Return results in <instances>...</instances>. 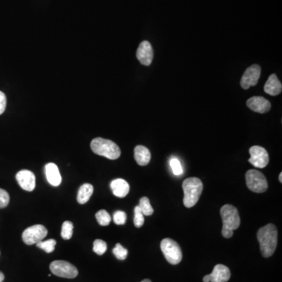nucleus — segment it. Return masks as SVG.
<instances>
[{"label": "nucleus", "instance_id": "f257e3e1", "mask_svg": "<svg viewBox=\"0 0 282 282\" xmlns=\"http://www.w3.org/2000/svg\"><path fill=\"white\" fill-rule=\"evenodd\" d=\"M260 248L263 257L269 258L273 256L278 245V230L272 223L261 227L257 233Z\"/></svg>", "mask_w": 282, "mask_h": 282}, {"label": "nucleus", "instance_id": "f03ea898", "mask_svg": "<svg viewBox=\"0 0 282 282\" xmlns=\"http://www.w3.org/2000/svg\"><path fill=\"white\" fill-rule=\"evenodd\" d=\"M223 228L222 235L225 238H231L234 231L237 230L241 224L239 212L235 207L231 205H225L220 209Z\"/></svg>", "mask_w": 282, "mask_h": 282}, {"label": "nucleus", "instance_id": "7ed1b4c3", "mask_svg": "<svg viewBox=\"0 0 282 282\" xmlns=\"http://www.w3.org/2000/svg\"><path fill=\"white\" fill-rule=\"evenodd\" d=\"M184 205L191 208L197 204L203 190V184L197 177H190L183 182Z\"/></svg>", "mask_w": 282, "mask_h": 282}, {"label": "nucleus", "instance_id": "20e7f679", "mask_svg": "<svg viewBox=\"0 0 282 282\" xmlns=\"http://www.w3.org/2000/svg\"><path fill=\"white\" fill-rule=\"evenodd\" d=\"M91 148L94 153L111 160L118 159L121 155V150L115 143L101 137L94 139Z\"/></svg>", "mask_w": 282, "mask_h": 282}, {"label": "nucleus", "instance_id": "39448f33", "mask_svg": "<svg viewBox=\"0 0 282 282\" xmlns=\"http://www.w3.org/2000/svg\"><path fill=\"white\" fill-rule=\"evenodd\" d=\"M161 249L165 258L173 265H177L181 262L183 258L182 251L179 244L171 238H164L161 242Z\"/></svg>", "mask_w": 282, "mask_h": 282}, {"label": "nucleus", "instance_id": "423d86ee", "mask_svg": "<svg viewBox=\"0 0 282 282\" xmlns=\"http://www.w3.org/2000/svg\"><path fill=\"white\" fill-rule=\"evenodd\" d=\"M245 180L248 188L255 193H264L268 190V181L258 170H249L245 174Z\"/></svg>", "mask_w": 282, "mask_h": 282}, {"label": "nucleus", "instance_id": "0eeeda50", "mask_svg": "<svg viewBox=\"0 0 282 282\" xmlns=\"http://www.w3.org/2000/svg\"><path fill=\"white\" fill-rule=\"evenodd\" d=\"M52 274L60 278L75 279L79 275V271L74 265L64 260H56L50 265Z\"/></svg>", "mask_w": 282, "mask_h": 282}, {"label": "nucleus", "instance_id": "6e6552de", "mask_svg": "<svg viewBox=\"0 0 282 282\" xmlns=\"http://www.w3.org/2000/svg\"><path fill=\"white\" fill-rule=\"evenodd\" d=\"M48 234L47 229L43 225L31 226L24 230L22 234L23 242L26 245H31L42 242Z\"/></svg>", "mask_w": 282, "mask_h": 282}, {"label": "nucleus", "instance_id": "1a4fd4ad", "mask_svg": "<svg viewBox=\"0 0 282 282\" xmlns=\"http://www.w3.org/2000/svg\"><path fill=\"white\" fill-rule=\"evenodd\" d=\"M250 159L249 163L253 165L256 168H265L269 163V155L265 148L260 146H253L249 149Z\"/></svg>", "mask_w": 282, "mask_h": 282}, {"label": "nucleus", "instance_id": "9d476101", "mask_svg": "<svg viewBox=\"0 0 282 282\" xmlns=\"http://www.w3.org/2000/svg\"><path fill=\"white\" fill-rule=\"evenodd\" d=\"M261 74V68L258 65H251L244 73L241 80V87L244 90H248L258 83Z\"/></svg>", "mask_w": 282, "mask_h": 282}, {"label": "nucleus", "instance_id": "9b49d317", "mask_svg": "<svg viewBox=\"0 0 282 282\" xmlns=\"http://www.w3.org/2000/svg\"><path fill=\"white\" fill-rule=\"evenodd\" d=\"M18 185L23 190L32 191L35 188V177L29 170H20L16 175Z\"/></svg>", "mask_w": 282, "mask_h": 282}, {"label": "nucleus", "instance_id": "f8f14e48", "mask_svg": "<svg viewBox=\"0 0 282 282\" xmlns=\"http://www.w3.org/2000/svg\"><path fill=\"white\" fill-rule=\"evenodd\" d=\"M153 57L154 51L151 43L148 41H143L137 49V59L143 65L149 66L152 62Z\"/></svg>", "mask_w": 282, "mask_h": 282}, {"label": "nucleus", "instance_id": "ddd939ff", "mask_svg": "<svg viewBox=\"0 0 282 282\" xmlns=\"http://www.w3.org/2000/svg\"><path fill=\"white\" fill-rule=\"evenodd\" d=\"M246 103L252 111L260 114L268 112L271 110V103L263 96H253L249 98Z\"/></svg>", "mask_w": 282, "mask_h": 282}, {"label": "nucleus", "instance_id": "4468645a", "mask_svg": "<svg viewBox=\"0 0 282 282\" xmlns=\"http://www.w3.org/2000/svg\"><path fill=\"white\" fill-rule=\"evenodd\" d=\"M209 275L211 282H227L231 279V271L227 266L217 264Z\"/></svg>", "mask_w": 282, "mask_h": 282}, {"label": "nucleus", "instance_id": "2eb2a0df", "mask_svg": "<svg viewBox=\"0 0 282 282\" xmlns=\"http://www.w3.org/2000/svg\"><path fill=\"white\" fill-rule=\"evenodd\" d=\"M45 174L46 179L52 186L58 187L61 185L62 178L57 165L52 163H48L45 166Z\"/></svg>", "mask_w": 282, "mask_h": 282}, {"label": "nucleus", "instance_id": "dca6fc26", "mask_svg": "<svg viewBox=\"0 0 282 282\" xmlns=\"http://www.w3.org/2000/svg\"><path fill=\"white\" fill-rule=\"evenodd\" d=\"M282 83L279 81L276 75L272 74L268 78L264 86V91L271 96H277L282 93Z\"/></svg>", "mask_w": 282, "mask_h": 282}, {"label": "nucleus", "instance_id": "f3484780", "mask_svg": "<svg viewBox=\"0 0 282 282\" xmlns=\"http://www.w3.org/2000/svg\"><path fill=\"white\" fill-rule=\"evenodd\" d=\"M111 189L114 196L118 197H125L129 194V185L125 180H114L111 183Z\"/></svg>", "mask_w": 282, "mask_h": 282}, {"label": "nucleus", "instance_id": "a211bd4d", "mask_svg": "<svg viewBox=\"0 0 282 282\" xmlns=\"http://www.w3.org/2000/svg\"><path fill=\"white\" fill-rule=\"evenodd\" d=\"M134 158L137 164L141 166H147L151 161V152L144 146L138 145L134 149Z\"/></svg>", "mask_w": 282, "mask_h": 282}, {"label": "nucleus", "instance_id": "6ab92c4d", "mask_svg": "<svg viewBox=\"0 0 282 282\" xmlns=\"http://www.w3.org/2000/svg\"><path fill=\"white\" fill-rule=\"evenodd\" d=\"M94 193V187L91 184H84L78 192L77 201L80 204H85L90 200Z\"/></svg>", "mask_w": 282, "mask_h": 282}, {"label": "nucleus", "instance_id": "aec40b11", "mask_svg": "<svg viewBox=\"0 0 282 282\" xmlns=\"http://www.w3.org/2000/svg\"><path fill=\"white\" fill-rule=\"evenodd\" d=\"M144 216H151L154 213V209L151 206L148 197H143L140 198V204L138 205Z\"/></svg>", "mask_w": 282, "mask_h": 282}, {"label": "nucleus", "instance_id": "412c9836", "mask_svg": "<svg viewBox=\"0 0 282 282\" xmlns=\"http://www.w3.org/2000/svg\"><path fill=\"white\" fill-rule=\"evenodd\" d=\"M73 223L71 221L64 222L61 228V237L63 239L69 240L72 238V234H73Z\"/></svg>", "mask_w": 282, "mask_h": 282}, {"label": "nucleus", "instance_id": "4be33fe9", "mask_svg": "<svg viewBox=\"0 0 282 282\" xmlns=\"http://www.w3.org/2000/svg\"><path fill=\"white\" fill-rule=\"evenodd\" d=\"M96 219L98 223L100 226H103V227L108 225L109 223H111V216L109 215L108 212L106 210H103V209L96 212Z\"/></svg>", "mask_w": 282, "mask_h": 282}, {"label": "nucleus", "instance_id": "5701e85b", "mask_svg": "<svg viewBox=\"0 0 282 282\" xmlns=\"http://www.w3.org/2000/svg\"><path fill=\"white\" fill-rule=\"evenodd\" d=\"M57 245V242L56 240L50 239L47 240V241H42V242H39L37 243V247L39 249H43L46 253H50L54 252V249H55V246Z\"/></svg>", "mask_w": 282, "mask_h": 282}, {"label": "nucleus", "instance_id": "b1692460", "mask_svg": "<svg viewBox=\"0 0 282 282\" xmlns=\"http://www.w3.org/2000/svg\"><path fill=\"white\" fill-rule=\"evenodd\" d=\"M107 245L104 241L100 239H96L94 242V252L99 256L104 254L107 251Z\"/></svg>", "mask_w": 282, "mask_h": 282}, {"label": "nucleus", "instance_id": "393cba45", "mask_svg": "<svg viewBox=\"0 0 282 282\" xmlns=\"http://www.w3.org/2000/svg\"><path fill=\"white\" fill-rule=\"evenodd\" d=\"M113 253L118 260H124L128 256V250L122 246L121 244L118 243L113 249Z\"/></svg>", "mask_w": 282, "mask_h": 282}, {"label": "nucleus", "instance_id": "a878e982", "mask_svg": "<svg viewBox=\"0 0 282 282\" xmlns=\"http://www.w3.org/2000/svg\"><path fill=\"white\" fill-rule=\"evenodd\" d=\"M134 225L137 228L142 227L144 223V217L142 212L140 211V207L136 206L134 209Z\"/></svg>", "mask_w": 282, "mask_h": 282}, {"label": "nucleus", "instance_id": "bb28decb", "mask_svg": "<svg viewBox=\"0 0 282 282\" xmlns=\"http://www.w3.org/2000/svg\"><path fill=\"white\" fill-rule=\"evenodd\" d=\"M170 166H171L172 170L175 176L182 175L184 173L182 166H181V162L178 159L174 158L170 160Z\"/></svg>", "mask_w": 282, "mask_h": 282}, {"label": "nucleus", "instance_id": "cd10ccee", "mask_svg": "<svg viewBox=\"0 0 282 282\" xmlns=\"http://www.w3.org/2000/svg\"><path fill=\"white\" fill-rule=\"evenodd\" d=\"M113 220L117 225H123L126 222V214L122 211H116L114 213Z\"/></svg>", "mask_w": 282, "mask_h": 282}, {"label": "nucleus", "instance_id": "c85d7f7f", "mask_svg": "<svg viewBox=\"0 0 282 282\" xmlns=\"http://www.w3.org/2000/svg\"><path fill=\"white\" fill-rule=\"evenodd\" d=\"M9 202V196L6 190L0 188V208L7 206Z\"/></svg>", "mask_w": 282, "mask_h": 282}, {"label": "nucleus", "instance_id": "c756f323", "mask_svg": "<svg viewBox=\"0 0 282 282\" xmlns=\"http://www.w3.org/2000/svg\"><path fill=\"white\" fill-rule=\"evenodd\" d=\"M6 107V95L0 91V115L5 111Z\"/></svg>", "mask_w": 282, "mask_h": 282}, {"label": "nucleus", "instance_id": "7c9ffc66", "mask_svg": "<svg viewBox=\"0 0 282 282\" xmlns=\"http://www.w3.org/2000/svg\"><path fill=\"white\" fill-rule=\"evenodd\" d=\"M203 282H210V275H205V276L203 278Z\"/></svg>", "mask_w": 282, "mask_h": 282}, {"label": "nucleus", "instance_id": "2f4dec72", "mask_svg": "<svg viewBox=\"0 0 282 282\" xmlns=\"http://www.w3.org/2000/svg\"><path fill=\"white\" fill-rule=\"evenodd\" d=\"M4 280V275L2 272H0V282H3Z\"/></svg>", "mask_w": 282, "mask_h": 282}, {"label": "nucleus", "instance_id": "473e14b6", "mask_svg": "<svg viewBox=\"0 0 282 282\" xmlns=\"http://www.w3.org/2000/svg\"><path fill=\"white\" fill-rule=\"evenodd\" d=\"M279 181L282 183V174L281 173L280 175H279Z\"/></svg>", "mask_w": 282, "mask_h": 282}, {"label": "nucleus", "instance_id": "72a5a7b5", "mask_svg": "<svg viewBox=\"0 0 282 282\" xmlns=\"http://www.w3.org/2000/svg\"><path fill=\"white\" fill-rule=\"evenodd\" d=\"M141 282H151V281L149 280V279H144V280H143Z\"/></svg>", "mask_w": 282, "mask_h": 282}]
</instances>
